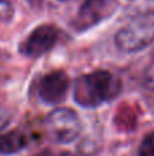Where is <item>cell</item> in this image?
<instances>
[{"instance_id":"6da1fadb","label":"cell","mask_w":154,"mask_h":156,"mask_svg":"<svg viewBox=\"0 0 154 156\" xmlns=\"http://www.w3.org/2000/svg\"><path fill=\"white\" fill-rule=\"evenodd\" d=\"M122 90V82L106 70H97L76 80L74 99L83 107H98L115 99Z\"/></svg>"},{"instance_id":"7a4b0ae2","label":"cell","mask_w":154,"mask_h":156,"mask_svg":"<svg viewBox=\"0 0 154 156\" xmlns=\"http://www.w3.org/2000/svg\"><path fill=\"white\" fill-rule=\"evenodd\" d=\"M154 40V11L132 18L115 36V44L122 52L132 54L146 48Z\"/></svg>"},{"instance_id":"3957f363","label":"cell","mask_w":154,"mask_h":156,"mask_svg":"<svg viewBox=\"0 0 154 156\" xmlns=\"http://www.w3.org/2000/svg\"><path fill=\"white\" fill-rule=\"evenodd\" d=\"M48 133L57 143H72L81 134L82 125L75 111L71 108H56L52 111L45 121Z\"/></svg>"},{"instance_id":"277c9868","label":"cell","mask_w":154,"mask_h":156,"mask_svg":"<svg viewBox=\"0 0 154 156\" xmlns=\"http://www.w3.org/2000/svg\"><path fill=\"white\" fill-rule=\"evenodd\" d=\"M117 5V0H85L71 25L76 32H85L109 18Z\"/></svg>"},{"instance_id":"5b68a950","label":"cell","mask_w":154,"mask_h":156,"mask_svg":"<svg viewBox=\"0 0 154 156\" xmlns=\"http://www.w3.org/2000/svg\"><path fill=\"white\" fill-rule=\"evenodd\" d=\"M59 30L52 25L37 26L23 41L21 52L29 58H40L49 52L57 43Z\"/></svg>"},{"instance_id":"8992f818","label":"cell","mask_w":154,"mask_h":156,"mask_svg":"<svg viewBox=\"0 0 154 156\" xmlns=\"http://www.w3.org/2000/svg\"><path fill=\"white\" fill-rule=\"evenodd\" d=\"M70 81L64 71L56 70L42 77L38 85V93L42 101L48 104H57L64 100Z\"/></svg>"},{"instance_id":"52a82bcc","label":"cell","mask_w":154,"mask_h":156,"mask_svg":"<svg viewBox=\"0 0 154 156\" xmlns=\"http://www.w3.org/2000/svg\"><path fill=\"white\" fill-rule=\"evenodd\" d=\"M26 145V136L19 130L0 134V154L12 155L22 151Z\"/></svg>"},{"instance_id":"ba28073f","label":"cell","mask_w":154,"mask_h":156,"mask_svg":"<svg viewBox=\"0 0 154 156\" xmlns=\"http://www.w3.org/2000/svg\"><path fill=\"white\" fill-rule=\"evenodd\" d=\"M138 155L139 156H154V132L149 133L142 140Z\"/></svg>"},{"instance_id":"9c48e42d","label":"cell","mask_w":154,"mask_h":156,"mask_svg":"<svg viewBox=\"0 0 154 156\" xmlns=\"http://www.w3.org/2000/svg\"><path fill=\"white\" fill-rule=\"evenodd\" d=\"M14 16V7L8 0H0V21L7 22Z\"/></svg>"},{"instance_id":"30bf717a","label":"cell","mask_w":154,"mask_h":156,"mask_svg":"<svg viewBox=\"0 0 154 156\" xmlns=\"http://www.w3.org/2000/svg\"><path fill=\"white\" fill-rule=\"evenodd\" d=\"M143 85L150 90H154V63L145 70L143 74Z\"/></svg>"},{"instance_id":"8fae6325","label":"cell","mask_w":154,"mask_h":156,"mask_svg":"<svg viewBox=\"0 0 154 156\" xmlns=\"http://www.w3.org/2000/svg\"><path fill=\"white\" fill-rule=\"evenodd\" d=\"M10 119H11V114L7 108H3L0 107V132L10 123Z\"/></svg>"},{"instance_id":"7c38bea8","label":"cell","mask_w":154,"mask_h":156,"mask_svg":"<svg viewBox=\"0 0 154 156\" xmlns=\"http://www.w3.org/2000/svg\"><path fill=\"white\" fill-rule=\"evenodd\" d=\"M62 2H64V0H62Z\"/></svg>"}]
</instances>
